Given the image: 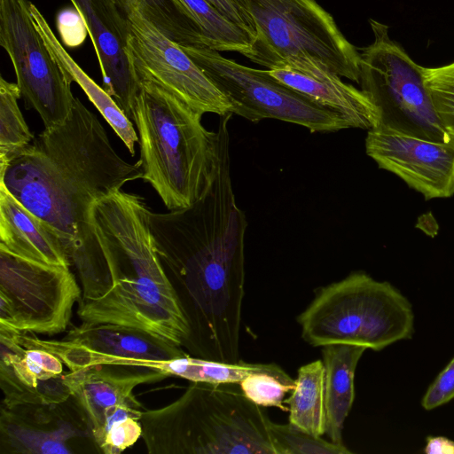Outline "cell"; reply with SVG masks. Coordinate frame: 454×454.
<instances>
[{
    "instance_id": "obj_1",
    "label": "cell",
    "mask_w": 454,
    "mask_h": 454,
    "mask_svg": "<svg viewBox=\"0 0 454 454\" xmlns=\"http://www.w3.org/2000/svg\"><path fill=\"white\" fill-rule=\"evenodd\" d=\"M147 220L159 257L185 296L186 346L198 357L239 362L247 222L236 202L230 153H217L193 204L163 214L149 208Z\"/></svg>"
},
{
    "instance_id": "obj_2",
    "label": "cell",
    "mask_w": 454,
    "mask_h": 454,
    "mask_svg": "<svg viewBox=\"0 0 454 454\" xmlns=\"http://www.w3.org/2000/svg\"><path fill=\"white\" fill-rule=\"evenodd\" d=\"M142 176L141 162L130 164L116 153L96 114L78 98L61 125L44 129L0 165V183L59 237L83 289L106 269L91 222L94 203Z\"/></svg>"
},
{
    "instance_id": "obj_3",
    "label": "cell",
    "mask_w": 454,
    "mask_h": 454,
    "mask_svg": "<svg viewBox=\"0 0 454 454\" xmlns=\"http://www.w3.org/2000/svg\"><path fill=\"white\" fill-rule=\"evenodd\" d=\"M144 199L118 190L97 200L91 222L105 262L92 293L78 301L82 323L131 326L182 347L191 325L155 248Z\"/></svg>"
},
{
    "instance_id": "obj_4",
    "label": "cell",
    "mask_w": 454,
    "mask_h": 454,
    "mask_svg": "<svg viewBox=\"0 0 454 454\" xmlns=\"http://www.w3.org/2000/svg\"><path fill=\"white\" fill-rule=\"evenodd\" d=\"M151 454H276L269 419L239 384L191 382L171 403L143 411Z\"/></svg>"
},
{
    "instance_id": "obj_5",
    "label": "cell",
    "mask_w": 454,
    "mask_h": 454,
    "mask_svg": "<svg viewBox=\"0 0 454 454\" xmlns=\"http://www.w3.org/2000/svg\"><path fill=\"white\" fill-rule=\"evenodd\" d=\"M140 89L133 112L145 182L172 211L193 204L212 173L215 131L201 123L202 114L148 82Z\"/></svg>"
},
{
    "instance_id": "obj_6",
    "label": "cell",
    "mask_w": 454,
    "mask_h": 454,
    "mask_svg": "<svg viewBox=\"0 0 454 454\" xmlns=\"http://www.w3.org/2000/svg\"><path fill=\"white\" fill-rule=\"evenodd\" d=\"M253 37L249 60L268 70L328 69L359 83L360 52L316 0H231Z\"/></svg>"
},
{
    "instance_id": "obj_7",
    "label": "cell",
    "mask_w": 454,
    "mask_h": 454,
    "mask_svg": "<svg viewBox=\"0 0 454 454\" xmlns=\"http://www.w3.org/2000/svg\"><path fill=\"white\" fill-rule=\"evenodd\" d=\"M297 322L312 347L347 344L380 351L414 333L409 300L389 282L364 271L318 289Z\"/></svg>"
},
{
    "instance_id": "obj_8",
    "label": "cell",
    "mask_w": 454,
    "mask_h": 454,
    "mask_svg": "<svg viewBox=\"0 0 454 454\" xmlns=\"http://www.w3.org/2000/svg\"><path fill=\"white\" fill-rule=\"evenodd\" d=\"M373 41L360 52L361 90L380 114L377 127L419 138L454 143L443 129L417 64L388 33V27L370 19Z\"/></svg>"
},
{
    "instance_id": "obj_9",
    "label": "cell",
    "mask_w": 454,
    "mask_h": 454,
    "mask_svg": "<svg viewBox=\"0 0 454 454\" xmlns=\"http://www.w3.org/2000/svg\"><path fill=\"white\" fill-rule=\"evenodd\" d=\"M226 97L231 113L253 122L276 119L303 126L310 132L348 129L338 114L272 77L266 70L244 66L220 51L180 45Z\"/></svg>"
},
{
    "instance_id": "obj_10",
    "label": "cell",
    "mask_w": 454,
    "mask_h": 454,
    "mask_svg": "<svg viewBox=\"0 0 454 454\" xmlns=\"http://www.w3.org/2000/svg\"><path fill=\"white\" fill-rule=\"evenodd\" d=\"M82 291L69 267L24 258L0 248V326L54 335L69 325Z\"/></svg>"
},
{
    "instance_id": "obj_11",
    "label": "cell",
    "mask_w": 454,
    "mask_h": 454,
    "mask_svg": "<svg viewBox=\"0 0 454 454\" xmlns=\"http://www.w3.org/2000/svg\"><path fill=\"white\" fill-rule=\"evenodd\" d=\"M28 0H0V45L14 67L17 85L28 108L45 129L61 125L74 102L71 82L35 27Z\"/></svg>"
},
{
    "instance_id": "obj_12",
    "label": "cell",
    "mask_w": 454,
    "mask_h": 454,
    "mask_svg": "<svg viewBox=\"0 0 454 454\" xmlns=\"http://www.w3.org/2000/svg\"><path fill=\"white\" fill-rule=\"evenodd\" d=\"M121 8L129 24L127 54L138 82L158 85L202 114L231 113L226 97L180 45L160 33L133 4Z\"/></svg>"
},
{
    "instance_id": "obj_13",
    "label": "cell",
    "mask_w": 454,
    "mask_h": 454,
    "mask_svg": "<svg viewBox=\"0 0 454 454\" xmlns=\"http://www.w3.org/2000/svg\"><path fill=\"white\" fill-rule=\"evenodd\" d=\"M15 332L24 348H37L58 356L71 371L98 364L145 367L148 363L185 356L180 346L146 331L114 324L82 323L61 340H42Z\"/></svg>"
},
{
    "instance_id": "obj_14",
    "label": "cell",
    "mask_w": 454,
    "mask_h": 454,
    "mask_svg": "<svg viewBox=\"0 0 454 454\" xmlns=\"http://www.w3.org/2000/svg\"><path fill=\"white\" fill-rule=\"evenodd\" d=\"M366 153L426 200L454 194V143L423 139L376 127L368 130Z\"/></svg>"
},
{
    "instance_id": "obj_15",
    "label": "cell",
    "mask_w": 454,
    "mask_h": 454,
    "mask_svg": "<svg viewBox=\"0 0 454 454\" xmlns=\"http://www.w3.org/2000/svg\"><path fill=\"white\" fill-rule=\"evenodd\" d=\"M70 1L90 36L104 90L133 119L140 84L127 54L129 24L126 13L116 0Z\"/></svg>"
},
{
    "instance_id": "obj_16",
    "label": "cell",
    "mask_w": 454,
    "mask_h": 454,
    "mask_svg": "<svg viewBox=\"0 0 454 454\" xmlns=\"http://www.w3.org/2000/svg\"><path fill=\"white\" fill-rule=\"evenodd\" d=\"M0 349L2 405L59 404L71 396L63 381V363L50 351L24 348L13 330L1 326Z\"/></svg>"
},
{
    "instance_id": "obj_17",
    "label": "cell",
    "mask_w": 454,
    "mask_h": 454,
    "mask_svg": "<svg viewBox=\"0 0 454 454\" xmlns=\"http://www.w3.org/2000/svg\"><path fill=\"white\" fill-rule=\"evenodd\" d=\"M168 376L148 367L98 364L64 372L63 381L91 428L108 408L137 399L133 391L137 386Z\"/></svg>"
},
{
    "instance_id": "obj_18",
    "label": "cell",
    "mask_w": 454,
    "mask_h": 454,
    "mask_svg": "<svg viewBox=\"0 0 454 454\" xmlns=\"http://www.w3.org/2000/svg\"><path fill=\"white\" fill-rule=\"evenodd\" d=\"M59 404H23L12 408L2 405V449L8 453L22 454L72 452L67 442L78 434L58 412Z\"/></svg>"
},
{
    "instance_id": "obj_19",
    "label": "cell",
    "mask_w": 454,
    "mask_h": 454,
    "mask_svg": "<svg viewBox=\"0 0 454 454\" xmlns=\"http://www.w3.org/2000/svg\"><path fill=\"white\" fill-rule=\"evenodd\" d=\"M279 82L338 114L349 128L372 129L380 124V114L368 96L328 69L301 73L289 68L268 70Z\"/></svg>"
},
{
    "instance_id": "obj_20",
    "label": "cell",
    "mask_w": 454,
    "mask_h": 454,
    "mask_svg": "<svg viewBox=\"0 0 454 454\" xmlns=\"http://www.w3.org/2000/svg\"><path fill=\"white\" fill-rule=\"evenodd\" d=\"M0 248L34 261L71 266L59 237L0 183Z\"/></svg>"
},
{
    "instance_id": "obj_21",
    "label": "cell",
    "mask_w": 454,
    "mask_h": 454,
    "mask_svg": "<svg viewBox=\"0 0 454 454\" xmlns=\"http://www.w3.org/2000/svg\"><path fill=\"white\" fill-rule=\"evenodd\" d=\"M326 411L325 434L344 444L342 431L355 399V372L365 348L347 344L322 347Z\"/></svg>"
},
{
    "instance_id": "obj_22",
    "label": "cell",
    "mask_w": 454,
    "mask_h": 454,
    "mask_svg": "<svg viewBox=\"0 0 454 454\" xmlns=\"http://www.w3.org/2000/svg\"><path fill=\"white\" fill-rule=\"evenodd\" d=\"M30 12L36 29L42 35L50 52L61 67L67 79L71 83L76 82L82 89L89 99L122 140L133 156L135 154V144L138 142V136L130 119L104 88L98 85L74 61L59 41L43 13L32 3L30 4Z\"/></svg>"
},
{
    "instance_id": "obj_23",
    "label": "cell",
    "mask_w": 454,
    "mask_h": 454,
    "mask_svg": "<svg viewBox=\"0 0 454 454\" xmlns=\"http://www.w3.org/2000/svg\"><path fill=\"white\" fill-rule=\"evenodd\" d=\"M145 367L160 371L168 376H177L191 382L215 385L239 384L250 374L266 372L287 383L294 384V380L274 363L250 364L239 360L230 364L185 355L171 360L151 362Z\"/></svg>"
},
{
    "instance_id": "obj_24",
    "label": "cell",
    "mask_w": 454,
    "mask_h": 454,
    "mask_svg": "<svg viewBox=\"0 0 454 454\" xmlns=\"http://www.w3.org/2000/svg\"><path fill=\"white\" fill-rule=\"evenodd\" d=\"M289 423L315 436L325 434V368L322 360L301 366L287 399Z\"/></svg>"
},
{
    "instance_id": "obj_25",
    "label": "cell",
    "mask_w": 454,
    "mask_h": 454,
    "mask_svg": "<svg viewBox=\"0 0 454 454\" xmlns=\"http://www.w3.org/2000/svg\"><path fill=\"white\" fill-rule=\"evenodd\" d=\"M120 6L133 4L165 36L178 45L205 47L201 29L180 0H116Z\"/></svg>"
},
{
    "instance_id": "obj_26",
    "label": "cell",
    "mask_w": 454,
    "mask_h": 454,
    "mask_svg": "<svg viewBox=\"0 0 454 454\" xmlns=\"http://www.w3.org/2000/svg\"><path fill=\"white\" fill-rule=\"evenodd\" d=\"M144 408L137 400L108 408L100 421L90 428L91 436L101 452L119 454L142 437L140 418Z\"/></svg>"
},
{
    "instance_id": "obj_27",
    "label": "cell",
    "mask_w": 454,
    "mask_h": 454,
    "mask_svg": "<svg viewBox=\"0 0 454 454\" xmlns=\"http://www.w3.org/2000/svg\"><path fill=\"white\" fill-rule=\"evenodd\" d=\"M21 98L17 83L0 77V165L24 150L34 140L18 106Z\"/></svg>"
},
{
    "instance_id": "obj_28",
    "label": "cell",
    "mask_w": 454,
    "mask_h": 454,
    "mask_svg": "<svg viewBox=\"0 0 454 454\" xmlns=\"http://www.w3.org/2000/svg\"><path fill=\"white\" fill-rule=\"evenodd\" d=\"M270 434L276 454H350L344 444L325 441L293 425L270 422Z\"/></svg>"
},
{
    "instance_id": "obj_29",
    "label": "cell",
    "mask_w": 454,
    "mask_h": 454,
    "mask_svg": "<svg viewBox=\"0 0 454 454\" xmlns=\"http://www.w3.org/2000/svg\"><path fill=\"white\" fill-rule=\"evenodd\" d=\"M423 73L436 114L445 131L454 140V62L424 67Z\"/></svg>"
},
{
    "instance_id": "obj_30",
    "label": "cell",
    "mask_w": 454,
    "mask_h": 454,
    "mask_svg": "<svg viewBox=\"0 0 454 454\" xmlns=\"http://www.w3.org/2000/svg\"><path fill=\"white\" fill-rule=\"evenodd\" d=\"M239 385L246 397L256 405L277 407L288 411V407L284 405V397L291 393L294 384L266 372H255L246 377Z\"/></svg>"
},
{
    "instance_id": "obj_31",
    "label": "cell",
    "mask_w": 454,
    "mask_h": 454,
    "mask_svg": "<svg viewBox=\"0 0 454 454\" xmlns=\"http://www.w3.org/2000/svg\"><path fill=\"white\" fill-rule=\"evenodd\" d=\"M454 399V357L439 372L421 399L426 411L436 409Z\"/></svg>"
},
{
    "instance_id": "obj_32",
    "label": "cell",
    "mask_w": 454,
    "mask_h": 454,
    "mask_svg": "<svg viewBox=\"0 0 454 454\" xmlns=\"http://www.w3.org/2000/svg\"><path fill=\"white\" fill-rule=\"evenodd\" d=\"M423 452L427 454H454V441L442 435L427 436Z\"/></svg>"
},
{
    "instance_id": "obj_33",
    "label": "cell",
    "mask_w": 454,
    "mask_h": 454,
    "mask_svg": "<svg viewBox=\"0 0 454 454\" xmlns=\"http://www.w3.org/2000/svg\"><path fill=\"white\" fill-rule=\"evenodd\" d=\"M215 8H216L222 14L227 17L231 21L239 24L242 27H244L252 36L253 42L254 37L247 27L244 20L242 19L239 12L235 6L234 3L231 0H207Z\"/></svg>"
}]
</instances>
